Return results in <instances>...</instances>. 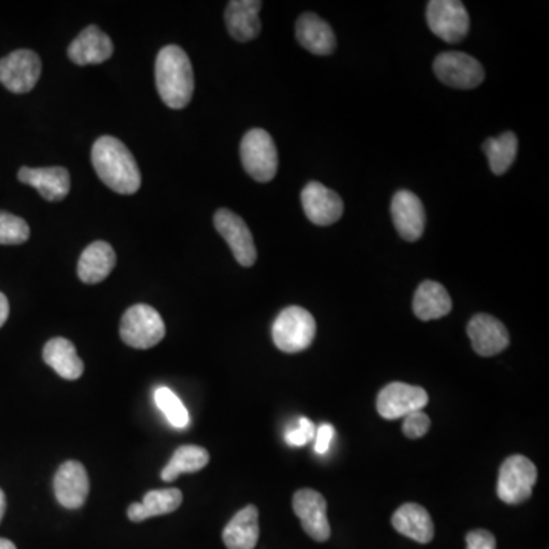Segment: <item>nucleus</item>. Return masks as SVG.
<instances>
[{
	"label": "nucleus",
	"mask_w": 549,
	"mask_h": 549,
	"mask_svg": "<svg viewBox=\"0 0 549 549\" xmlns=\"http://www.w3.org/2000/svg\"><path fill=\"white\" fill-rule=\"evenodd\" d=\"M92 164L110 190L135 194L141 188V171L129 148L113 136H101L92 147Z\"/></svg>",
	"instance_id": "f257e3e1"
},
{
	"label": "nucleus",
	"mask_w": 549,
	"mask_h": 549,
	"mask_svg": "<svg viewBox=\"0 0 549 549\" xmlns=\"http://www.w3.org/2000/svg\"><path fill=\"white\" fill-rule=\"evenodd\" d=\"M159 97L170 109H183L194 94V72L190 57L180 46L168 45L156 58Z\"/></svg>",
	"instance_id": "f03ea898"
},
{
	"label": "nucleus",
	"mask_w": 549,
	"mask_h": 549,
	"mask_svg": "<svg viewBox=\"0 0 549 549\" xmlns=\"http://www.w3.org/2000/svg\"><path fill=\"white\" fill-rule=\"evenodd\" d=\"M316 321L312 313L292 305L278 315L272 325L273 344L283 353H301L315 341Z\"/></svg>",
	"instance_id": "7ed1b4c3"
},
{
	"label": "nucleus",
	"mask_w": 549,
	"mask_h": 549,
	"mask_svg": "<svg viewBox=\"0 0 549 549\" xmlns=\"http://www.w3.org/2000/svg\"><path fill=\"white\" fill-rule=\"evenodd\" d=\"M119 333L129 347L148 350L165 338L164 319L151 305L136 304L122 316Z\"/></svg>",
	"instance_id": "20e7f679"
},
{
	"label": "nucleus",
	"mask_w": 549,
	"mask_h": 549,
	"mask_svg": "<svg viewBox=\"0 0 549 549\" xmlns=\"http://www.w3.org/2000/svg\"><path fill=\"white\" fill-rule=\"evenodd\" d=\"M240 156L244 170L257 182H270L277 176L278 151L266 130H249L241 141Z\"/></svg>",
	"instance_id": "39448f33"
},
{
	"label": "nucleus",
	"mask_w": 549,
	"mask_h": 549,
	"mask_svg": "<svg viewBox=\"0 0 549 549\" xmlns=\"http://www.w3.org/2000/svg\"><path fill=\"white\" fill-rule=\"evenodd\" d=\"M537 481V469L527 456L514 455L507 458L499 470L498 496L505 504H522L533 495Z\"/></svg>",
	"instance_id": "423d86ee"
},
{
	"label": "nucleus",
	"mask_w": 549,
	"mask_h": 549,
	"mask_svg": "<svg viewBox=\"0 0 549 549\" xmlns=\"http://www.w3.org/2000/svg\"><path fill=\"white\" fill-rule=\"evenodd\" d=\"M426 19L432 33L446 43H460L470 31V16L460 0H431Z\"/></svg>",
	"instance_id": "0eeeda50"
},
{
	"label": "nucleus",
	"mask_w": 549,
	"mask_h": 549,
	"mask_svg": "<svg viewBox=\"0 0 549 549\" xmlns=\"http://www.w3.org/2000/svg\"><path fill=\"white\" fill-rule=\"evenodd\" d=\"M42 60L29 49L11 52L0 60V83L14 94H28L39 83Z\"/></svg>",
	"instance_id": "6e6552de"
},
{
	"label": "nucleus",
	"mask_w": 549,
	"mask_h": 549,
	"mask_svg": "<svg viewBox=\"0 0 549 549\" xmlns=\"http://www.w3.org/2000/svg\"><path fill=\"white\" fill-rule=\"evenodd\" d=\"M438 80L455 89H475L484 81L485 72L481 63L464 52H443L434 61Z\"/></svg>",
	"instance_id": "1a4fd4ad"
},
{
	"label": "nucleus",
	"mask_w": 549,
	"mask_h": 549,
	"mask_svg": "<svg viewBox=\"0 0 549 549\" xmlns=\"http://www.w3.org/2000/svg\"><path fill=\"white\" fill-rule=\"evenodd\" d=\"M214 226L229 244L232 255L243 267H252L257 261V248L251 229L240 216L229 209H219L214 216Z\"/></svg>",
	"instance_id": "9d476101"
},
{
	"label": "nucleus",
	"mask_w": 549,
	"mask_h": 549,
	"mask_svg": "<svg viewBox=\"0 0 549 549\" xmlns=\"http://www.w3.org/2000/svg\"><path fill=\"white\" fill-rule=\"evenodd\" d=\"M429 402V395L420 386L394 382L386 385L377 397V411L386 420L405 418L411 412L421 411Z\"/></svg>",
	"instance_id": "9b49d317"
},
{
	"label": "nucleus",
	"mask_w": 549,
	"mask_h": 549,
	"mask_svg": "<svg viewBox=\"0 0 549 549\" xmlns=\"http://www.w3.org/2000/svg\"><path fill=\"white\" fill-rule=\"evenodd\" d=\"M293 511L301 521L305 533L316 542H327L331 528L327 519V501L312 488H302L293 496Z\"/></svg>",
	"instance_id": "f8f14e48"
},
{
	"label": "nucleus",
	"mask_w": 549,
	"mask_h": 549,
	"mask_svg": "<svg viewBox=\"0 0 549 549\" xmlns=\"http://www.w3.org/2000/svg\"><path fill=\"white\" fill-rule=\"evenodd\" d=\"M305 216L316 226H330L344 214V202L338 193L324 187L322 183L310 182L301 193Z\"/></svg>",
	"instance_id": "ddd939ff"
},
{
	"label": "nucleus",
	"mask_w": 549,
	"mask_h": 549,
	"mask_svg": "<svg viewBox=\"0 0 549 549\" xmlns=\"http://www.w3.org/2000/svg\"><path fill=\"white\" fill-rule=\"evenodd\" d=\"M55 498L68 510H77L86 502L90 492L89 476L83 464L66 461L61 464L54 478Z\"/></svg>",
	"instance_id": "4468645a"
},
{
	"label": "nucleus",
	"mask_w": 549,
	"mask_h": 549,
	"mask_svg": "<svg viewBox=\"0 0 549 549\" xmlns=\"http://www.w3.org/2000/svg\"><path fill=\"white\" fill-rule=\"evenodd\" d=\"M391 216L395 229L406 241L421 238L426 225V212L417 194L402 190L392 197Z\"/></svg>",
	"instance_id": "2eb2a0df"
},
{
	"label": "nucleus",
	"mask_w": 549,
	"mask_h": 549,
	"mask_svg": "<svg viewBox=\"0 0 549 549\" xmlns=\"http://www.w3.org/2000/svg\"><path fill=\"white\" fill-rule=\"evenodd\" d=\"M467 334L473 350L482 357H492L502 353L510 344V334L499 319L479 313L470 319Z\"/></svg>",
	"instance_id": "dca6fc26"
},
{
	"label": "nucleus",
	"mask_w": 549,
	"mask_h": 549,
	"mask_svg": "<svg viewBox=\"0 0 549 549\" xmlns=\"http://www.w3.org/2000/svg\"><path fill=\"white\" fill-rule=\"evenodd\" d=\"M20 182L36 188L48 202H61L71 191V174L63 167L20 168Z\"/></svg>",
	"instance_id": "f3484780"
},
{
	"label": "nucleus",
	"mask_w": 549,
	"mask_h": 549,
	"mask_svg": "<svg viewBox=\"0 0 549 549\" xmlns=\"http://www.w3.org/2000/svg\"><path fill=\"white\" fill-rule=\"evenodd\" d=\"M113 49L110 37L98 26L90 25L71 43L68 55L78 66L101 65L112 57Z\"/></svg>",
	"instance_id": "a211bd4d"
},
{
	"label": "nucleus",
	"mask_w": 549,
	"mask_h": 549,
	"mask_svg": "<svg viewBox=\"0 0 549 549\" xmlns=\"http://www.w3.org/2000/svg\"><path fill=\"white\" fill-rule=\"evenodd\" d=\"M258 0H232L226 8L225 22L229 34L237 42H251L260 36V10Z\"/></svg>",
	"instance_id": "6ab92c4d"
},
{
	"label": "nucleus",
	"mask_w": 549,
	"mask_h": 549,
	"mask_svg": "<svg viewBox=\"0 0 549 549\" xmlns=\"http://www.w3.org/2000/svg\"><path fill=\"white\" fill-rule=\"evenodd\" d=\"M296 40L302 48L315 55H330L336 49L333 29L324 19L313 13L299 16L296 22Z\"/></svg>",
	"instance_id": "aec40b11"
},
{
	"label": "nucleus",
	"mask_w": 549,
	"mask_h": 549,
	"mask_svg": "<svg viewBox=\"0 0 549 549\" xmlns=\"http://www.w3.org/2000/svg\"><path fill=\"white\" fill-rule=\"evenodd\" d=\"M116 266V254L106 241L89 244L78 261V277L83 283L98 284L109 277Z\"/></svg>",
	"instance_id": "412c9836"
},
{
	"label": "nucleus",
	"mask_w": 549,
	"mask_h": 549,
	"mask_svg": "<svg viewBox=\"0 0 549 549\" xmlns=\"http://www.w3.org/2000/svg\"><path fill=\"white\" fill-rule=\"evenodd\" d=\"M392 527L397 533L418 543H429L435 536L431 514L418 504H405L395 511L392 516Z\"/></svg>",
	"instance_id": "4be33fe9"
},
{
	"label": "nucleus",
	"mask_w": 549,
	"mask_h": 549,
	"mask_svg": "<svg viewBox=\"0 0 549 549\" xmlns=\"http://www.w3.org/2000/svg\"><path fill=\"white\" fill-rule=\"evenodd\" d=\"M260 537L258 510L248 505L232 517L223 530V542L228 549H254Z\"/></svg>",
	"instance_id": "5701e85b"
},
{
	"label": "nucleus",
	"mask_w": 549,
	"mask_h": 549,
	"mask_svg": "<svg viewBox=\"0 0 549 549\" xmlns=\"http://www.w3.org/2000/svg\"><path fill=\"white\" fill-rule=\"evenodd\" d=\"M412 307L415 316L421 321H434L449 315L452 310V299L446 287L437 281H424L415 292Z\"/></svg>",
	"instance_id": "b1692460"
},
{
	"label": "nucleus",
	"mask_w": 549,
	"mask_h": 549,
	"mask_svg": "<svg viewBox=\"0 0 549 549\" xmlns=\"http://www.w3.org/2000/svg\"><path fill=\"white\" fill-rule=\"evenodd\" d=\"M46 365L66 380H77L83 376L84 363L77 354V348L65 338H54L43 348Z\"/></svg>",
	"instance_id": "393cba45"
},
{
	"label": "nucleus",
	"mask_w": 549,
	"mask_h": 549,
	"mask_svg": "<svg viewBox=\"0 0 549 549\" xmlns=\"http://www.w3.org/2000/svg\"><path fill=\"white\" fill-rule=\"evenodd\" d=\"M183 496L179 488H164V490H151L142 499L141 504L135 502L130 505L127 514L132 522H142L151 517L164 516L173 513L182 504Z\"/></svg>",
	"instance_id": "a878e982"
},
{
	"label": "nucleus",
	"mask_w": 549,
	"mask_h": 549,
	"mask_svg": "<svg viewBox=\"0 0 549 549\" xmlns=\"http://www.w3.org/2000/svg\"><path fill=\"white\" fill-rule=\"evenodd\" d=\"M517 136L513 132L502 133L498 138H488L482 145L490 170L502 176L510 170L517 156Z\"/></svg>",
	"instance_id": "bb28decb"
},
{
	"label": "nucleus",
	"mask_w": 549,
	"mask_h": 549,
	"mask_svg": "<svg viewBox=\"0 0 549 549\" xmlns=\"http://www.w3.org/2000/svg\"><path fill=\"white\" fill-rule=\"evenodd\" d=\"M209 463L208 450L200 446H180L174 452L170 463L162 470L161 478L165 482L174 481L182 473H194L202 470Z\"/></svg>",
	"instance_id": "cd10ccee"
},
{
	"label": "nucleus",
	"mask_w": 549,
	"mask_h": 549,
	"mask_svg": "<svg viewBox=\"0 0 549 549\" xmlns=\"http://www.w3.org/2000/svg\"><path fill=\"white\" fill-rule=\"evenodd\" d=\"M155 402L171 426L176 429H185L190 426V414L187 408L170 388L159 386L155 391Z\"/></svg>",
	"instance_id": "c85d7f7f"
},
{
	"label": "nucleus",
	"mask_w": 549,
	"mask_h": 549,
	"mask_svg": "<svg viewBox=\"0 0 549 549\" xmlns=\"http://www.w3.org/2000/svg\"><path fill=\"white\" fill-rule=\"evenodd\" d=\"M29 226L25 220L10 214V212L0 211V244H22L28 241Z\"/></svg>",
	"instance_id": "c756f323"
},
{
	"label": "nucleus",
	"mask_w": 549,
	"mask_h": 549,
	"mask_svg": "<svg viewBox=\"0 0 549 549\" xmlns=\"http://www.w3.org/2000/svg\"><path fill=\"white\" fill-rule=\"evenodd\" d=\"M316 427L309 418L301 417L296 421V426L286 432V443L292 447H304L310 441L315 440Z\"/></svg>",
	"instance_id": "7c9ffc66"
},
{
	"label": "nucleus",
	"mask_w": 549,
	"mask_h": 549,
	"mask_svg": "<svg viewBox=\"0 0 549 549\" xmlns=\"http://www.w3.org/2000/svg\"><path fill=\"white\" fill-rule=\"evenodd\" d=\"M429 429H431V418L427 417L423 411L411 412L403 421V434L412 440L424 437Z\"/></svg>",
	"instance_id": "2f4dec72"
},
{
	"label": "nucleus",
	"mask_w": 549,
	"mask_h": 549,
	"mask_svg": "<svg viewBox=\"0 0 549 549\" xmlns=\"http://www.w3.org/2000/svg\"><path fill=\"white\" fill-rule=\"evenodd\" d=\"M467 549H496V539L490 531H470L466 537Z\"/></svg>",
	"instance_id": "473e14b6"
},
{
	"label": "nucleus",
	"mask_w": 549,
	"mask_h": 549,
	"mask_svg": "<svg viewBox=\"0 0 549 549\" xmlns=\"http://www.w3.org/2000/svg\"><path fill=\"white\" fill-rule=\"evenodd\" d=\"M334 434H336L334 427L328 423L321 424V426L316 429L315 452L318 453V455H325V453L330 450Z\"/></svg>",
	"instance_id": "72a5a7b5"
},
{
	"label": "nucleus",
	"mask_w": 549,
	"mask_h": 549,
	"mask_svg": "<svg viewBox=\"0 0 549 549\" xmlns=\"http://www.w3.org/2000/svg\"><path fill=\"white\" fill-rule=\"evenodd\" d=\"M8 316H10V302H8L7 296L0 292V328L4 327Z\"/></svg>",
	"instance_id": "f704fd0d"
},
{
	"label": "nucleus",
	"mask_w": 549,
	"mask_h": 549,
	"mask_svg": "<svg viewBox=\"0 0 549 549\" xmlns=\"http://www.w3.org/2000/svg\"><path fill=\"white\" fill-rule=\"evenodd\" d=\"M5 510H7V498H5L4 490L0 488V522L4 519Z\"/></svg>",
	"instance_id": "c9c22d12"
},
{
	"label": "nucleus",
	"mask_w": 549,
	"mask_h": 549,
	"mask_svg": "<svg viewBox=\"0 0 549 549\" xmlns=\"http://www.w3.org/2000/svg\"><path fill=\"white\" fill-rule=\"evenodd\" d=\"M0 549H17L16 545H14L11 540L8 539H0Z\"/></svg>",
	"instance_id": "e433bc0d"
}]
</instances>
